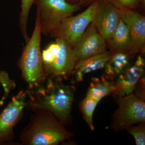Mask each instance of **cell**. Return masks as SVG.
Returning a JSON list of instances; mask_svg holds the SVG:
<instances>
[{
  "instance_id": "cell-5",
  "label": "cell",
  "mask_w": 145,
  "mask_h": 145,
  "mask_svg": "<svg viewBox=\"0 0 145 145\" xmlns=\"http://www.w3.org/2000/svg\"><path fill=\"white\" fill-rule=\"evenodd\" d=\"M34 4L37 7L42 34L46 36H50L66 18L80 7L66 0H36Z\"/></svg>"
},
{
  "instance_id": "cell-8",
  "label": "cell",
  "mask_w": 145,
  "mask_h": 145,
  "mask_svg": "<svg viewBox=\"0 0 145 145\" xmlns=\"http://www.w3.org/2000/svg\"><path fill=\"white\" fill-rule=\"evenodd\" d=\"M27 90H20L13 96L0 114V145H14V127L22 116L26 106Z\"/></svg>"
},
{
  "instance_id": "cell-14",
  "label": "cell",
  "mask_w": 145,
  "mask_h": 145,
  "mask_svg": "<svg viewBox=\"0 0 145 145\" xmlns=\"http://www.w3.org/2000/svg\"><path fill=\"white\" fill-rule=\"evenodd\" d=\"M131 42V37L129 28L121 19L108 42L111 52H124L128 54Z\"/></svg>"
},
{
  "instance_id": "cell-15",
  "label": "cell",
  "mask_w": 145,
  "mask_h": 145,
  "mask_svg": "<svg viewBox=\"0 0 145 145\" xmlns=\"http://www.w3.org/2000/svg\"><path fill=\"white\" fill-rule=\"evenodd\" d=\"M106 76L91 79L86 95L99 102L104 97L112 94L115 88L114 82Z\"/></svg>"
},
{
  "instance_id": "cell-4",
  "label": "cell",
  "mask_w": 145,
  "mask_h": 145,
  "mask_svg": "<svg viewBox=\"0 0 145 145\" xmlns=\"http://www.w3.org/2000/svg\"><path fill=\"white\" fill-rule=\"evenodd\" d=\"M47 77L63 80L72 73L76 61L72 48L62 38H56L42 51Z\"/></svg>"
},
{
  "instance_id": "cell-3",
  "label": "cell",
  "mask_w": 145,
  "mask_h": 145,
  "mask_svg": "<svg viewBox=\"0 0 145 145\" xmlns=\"http://www.w3.org/2000/svg\"><path fill=\"white\" fill-rule=\"evenodd\" d=\"M41 34L40 18L36 12L34 31L24 47L18 63L22 78L28 85L29 89L38 87L47 78L42 59Z\"/></svg>"
},
{
  "instance_id": "cell-12",
  "label": "cell",
  "mask_w": 145,
  "mask_h": 145,
  "mask_svg": "<svg viewBox=\"0 0 145 145\" xmlns=\"http://www.w3.org/2000/svg\"><path fill=\"white\" fill-rule=\"evenodd\" d=\"M144 65L143 57L139 56L134 65L118 76L114 82L115 88L112 93L117 101L133 93L137 83L144 75Z\"/></svg>"
},
{
  "instance_id": "cell-13",
  "label": "cell",
  "mask_w": 145,
  "mask_h": 145,
  "mask_svg": "<svg viewBox=\"0 0 145 145\" xmlns=\"http://www.w3.org/2000/svg\"><path fill=\"white\" fill-rule=\"evenodd\" d=\"M111 54L107 51L77 62L72 72L76 82H82L86 74L105 67Z\"/></svg>"
},
{
  "instance_id": "cell-25",
  "label": "cell",
  "mask_w": 145,
  "mask_h": 145,
  "mask_svg": "<svg viewBox=\"0 0 145 145\" xmlns=\"http://www.w3.org/2000/svg\"><path fill=\"white\" fill-rule=\"evenodd\" d=\"M143 3L145 4V0H142Z\"/></svg>"
},
{
  "instance_id": "cell-7",
  "label": "cell",
  "mask_w": 145,
  "mask_h": 145,
  "mask_svg": "<svg viewBox=\"0 0 145 145\" xmlns=\"http://www.w3.org/2000/svg\"><path fill=\"white\" fill-rule=\"evenodd\" d=\"M99 2V0H96L82 13L66 18L50 37L62 38L73 48L93 22Z\"/></svg>"
},
{
  "instance_id": "cell-1",
  "label": "cell",
  "mask_w": 145,
  "mask_h": 145,
  "mask_svg": "<svg viewBox=\"0 0 145 145\" xmlns=\"http://www.w3.org/2000/svg\"><path fill=\"white\" fill-rule=\"evenodd\" d=\"M63 80L47 77L38 87L28 89L26 107L33 110H44L52 113L63 125L69 124L75 96V88Z\"/></svg>"
},
{
  "instance_id": "cell-9",
  "label": "cell",
  "mask_w": 145,
  "mask_h": 145,
  "mask_svg": "<svg viewBox=\"0 0 145 145\" xmlns=\"http://www.w3.org/2000/svg\"><path fill=\"white\" fill-rule=\"evenodd\" d=\"M106 42L92 22L72 48L76 63L106 52L107 47Z\"/></svg>"
},
{
  "instance_id": "cell-20",
  "label": "cell",
  "mask_w": 145,
  "mask_h": 145,
  "mask_svg": "<svg viewBox=\"0 0 145 145\" xmlns=\"http://www.w3.org/2000/svg\"><path fill=\"white\" fill-rule=\"evenodd\" d=\"M0 83L4 91V94L7 97L11 91L14 89L16 86L14 81L10 80L7 72L4 71H0Z\"/></svg>"
},
{
  "instance_id": "cell-19",
  "label": "cell",
  "mask_w": 145,
  "mask_h": 145,
  "mask_svg": "<svg viewBox=\"0 0 145 145\" xmlns=\"http://www.w3.org/2000/svg\"><path fill=\"white\" fill-rule=\"evenodd\" d=\"M145 123H140L141 124L137 126H131L127 130L130 134L135 138L137 145L145 144Z\"/></svg>"
},
{
  "instance_id": "cell-10",
  "label": "cell",
  "mask_w": 145,
  "mask_h": 145,
  "mask_svg": "<svg viewBox=\"0 0 145 145\" xmlns=\"http://www.w3.org/2000/svg\"><path fill=\"white\" fill-rule=\"evenodd\" d=\"M116 7L119 10L121 19L129 28L131 42L128 54L137 53L144 48L145 17L133 9Z\"/></svg>"
},
{
  "instance_id": "cell-2",
  "label": "cell",
  "mask_w": 145,
  "mask_h": 145,
  "mask_svg": "<svg viewBox=\"0 0 145 145\" xmlns=\"http://www.w3.org/2000/svg\"><path fill=\"white\" fill-rule=\"evenodd\" d=\"M35 111L21 133V144L57 145L73 136L51 112L44 110Z\"/></svg>"
},
{
  "instance_id": "cell-22",
  "label": "cell",
  "mask_w": 145,
  "mask_h": 145,
  "mask_svg": "<svg viewBox=\"0 0 145 145\" xmlns=\"http://www.w3.org/2000/svg\"><path fill=\"white\" fill-rule=\"evenodd\" d=\"M68 2L72 5H80L86 1L87 0H66Z\"/></svg>"
},
{
  "instance_id": "cell-23",
  "label": "cell",
  "mask_w": 145,
  "mask_h": 145,
  "mask_svg": "<svg viewBox=\"0 0 145 145\" xmlns=\"http://www.w3.org/2000/svg\"><path fill=\"white\" fill-rule=\"evenodd\" d=\"M7 96H6L4 94L3 96L1 99L0 100V107L2 106L3 104H4L5 102L7 99Z\"/></svg>"
},
{
  "instance_id": "cell-21",
  "label": "cell",
  "mask_w": 145,
  "mask_h": 145,
  "mask_svg": "<svg viewBox=\"0 0 145 145\" xmlns=\"http://www.w3.org/2000/svg\"><path fill=\"white\" fill-rule=\"evenodd\" d=\"M116 7L134 9L142 0H107Z\"/></svg>"
},
{
  "instance_id": "cell-18",
  "label": "cell",
  "mask_w": 145,
  "mask_h": 145,
  "mask_svg": "<svg viewBox=\"0 0 145 145\" xmlns=\"http://www.w3.org/2000/svg\"><path fill=\"white\" fill-rule=\"evenodd\" d=\"M99 102L86 96L80 104V109L84 119L91 130L94 129L93 123V112Z\"/></svg>"
},
{
  "instance_id": "cell-6",
  "label": "cell",
  "mask_w": 145,
  "mask_h": 145,
  "mask_svg": "<svg viewBox=\"0 0 145 145\" xmlns=\"http://www.w3.org/2000/svg\"><path fill=\"white\" fill-rule=\"evenodd\" d=\"M117 101L119 106L112 117V129L117 131L127 130L135 124L145 123L144 99L133 93Z\"/></svg>"
},
{
  "instance_id": "cell-11",
  "label": "cell",
  "mask_w": 145,
  "mask_h": 145,
  "mask_svg": "<svg viewBox=\"0 0 145 145\" xmlns=\"http://www.w3.org/2000/svg\"><path fill=\"white\" fill-rule=\"evenodd\" d=\"M117 7L107 0H99L93 24L101 36L108 42L120 21Z\"/></svg>"
},
{
  "instance_id": "cell-24",
  "label": "cell",
  "mask_w": 145,
  "mask_h": 145,
  "mask_svg": "<svg viewBox=\"0 0 145 145\" xmlns=\"http://www.w3.org/2000/svg\"><path fill=\"white\" fill-rule=\"evenodd\" d=\"M94 1V0H87L86 1H87L88 2H91V1Z\"/></svg>"
},
{
  "instance_id": "cell-17",
  "label": "cell",
  "mask_w": 145,
  "mask_h": 145,
  "mask_svg": "<svg viewBox=\"0 0 145 145\" xmlns=\"http://www.w3.org/2000/svg\"><path fill=\"white\" fill-rule=\"evenodd\" d=\"M21 11L19 18V27L25 42L29 40L27 31V22L29 12L36 0H21Z\"/></svg>"
},
{
  "instance_id": "cell-16",
  "label": "cell",
  "mask_w": 145,
  "mask_h": 145,
  "mask_svg": "<svg viewBox=\"0 0 145 145\" xmlns=\"http://www.w3.org/2000/svg\"><path fill=\"white\" fill-rule=\"evenodd\" d=\"M130 55L124 52L112 53L105 67L106 77L112 80L126 70L129 67Z\"/></svg>"
}]
</instances>
